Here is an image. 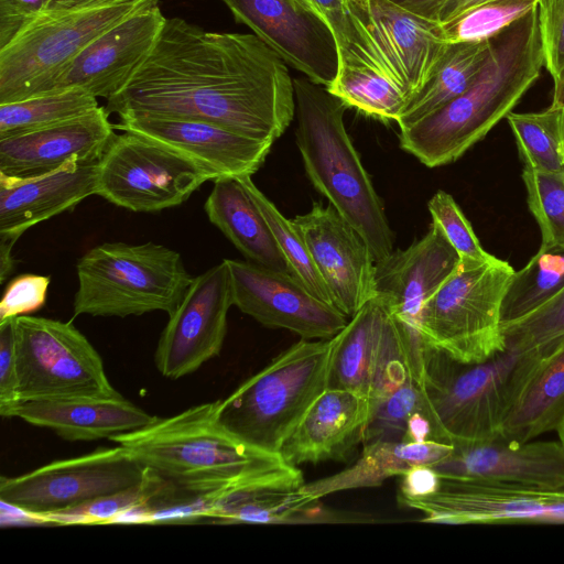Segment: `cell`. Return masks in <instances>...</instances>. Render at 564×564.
Returning a JSON list of instances; mask_svg holds the SVG:
<instances>
[{
    "label": "cell",
    "instance_id": "1",
    "mask_svg": "<svg viewBox=\"0 0 564 564\" xmlns=\"http://www.w3.org/2000/svg\"><path fill=\"white\" fill-rule=\"evenodd\" d=\"M286 65L253 33L167 18L145 61L105 108L204 120L273 143L295 116Z\"/></svg>",
    "mask_w": 564,
    "mask_h": 564
},
{
    "label": "cell",
    "instance_id": "2",
    "mask_svg": "<svg viewBox=\"0 0 564 564\" xmlns=\"http://www.w3.org/2000/svg\"><path fill=\"white\" fill-rule=\"evenodd\" d=\"M142 466L182 492L217 497L246 486L302 476L281 454L257 448L218 421L217 400L116 436Z\"/></svg>",
    "mask_w": 564,
    "mask_h": 564
},
{
    "label": "cell",
    "instance_id": "3",
    "mask_svg": "<svg viewBox=\"0 0 564 564\" xmlns=\"http://www.w3.org/2000/svg\"><path fill=\"white\" fill-rule=\"evenodd\" d=\"M543 66L536 7L490 37L489 55L471 85L400 130V147L427 167L456 161L512 111Z\"/></svg>",
    "mask_w": 564,
    "mask_h": 564
},
{
    "label": "cell",
    "instance_id": "4",
    "mask_svg": "<svg viewBox=\"0 0 564 564\" xmlns=\"http://www.w3.org/2000/svg\"><path fill=\"white\" fill-rule=\"evenodd\" d=\"M293 83L295 140L311 183L364 238L375 261L384 259L393 251L394 234L346 130L348 107L305 76Z\"/></svg>",
    "mask_w": 564,
    "mask_h": 564
},
{
    "label": "cell",
    "instance_id": "5",
    "mask_svg": "<svg viewBox=\"0 0 564 564\" xmlns=\"http://www.w3.org/2000/svg\"><path fill=\"white\" fill-rule=\"evenodd\" d=\"M543 358L506 347L480 362H463L429 346L420 388L434 441L482 443L500 437L508 415Z\"/></svg>",
    "mask_w": 564,
    "mask_h": 564
},
{
    "label": "cell",
    "instance_id": "6",
    "mask_svg": "<svg viewBox=\"0 0 564 564\" xmlns=\"http://www.w3.org/2000/svg\"><path fill=\"white\" fill-rule=\"evenodd\" d=\"M335 336L290 346L232 393L217 400V417L247 444L278 453L299 422L328 388Z\"/></svg>",
    "mask_w": 564,
    "mask_h": 564
},
{
    "label": "cell",
    "instance_id": "7",
    "mask_svg": "<svg viewBox=\"0 0 564 564\" xmlns=\"http://www.w3.org/2000/svg\"><path fill=\"white\" fill-rule=\"evenodd\" d=\"M76 272L74 316L171 315L194 279L177 251L152 241L95 246L78 259Z\"/></svg>",
    "mask_w": 564,
    "mask_h": 564
},
{
    "label": "cell",
    "instance_id": "8",
    "mask_svg": "<svg viewBox=\"0 0 564 564\" xmlns=\"http://www.w3.org/2000/svg\"><path fill=\"white\" fill-rule=\"evenodd\" d=\"M149 0H47L0 48V104L39 95L102 33Z\"/></svg>",
    "mask_w": 564,
    "mask_h": 564
},
{
    "label": "cell",
    "instance_id": "9",
    "mask_svg": "<svg viewBox=\"0 0 564 564\" xmlns=\"http://www.w3.org/2000/svg\"><path fill=\"white\" fill-rule=\"evenodd\" d=\"M513 273L501 259L460 263L422 307L427 345L463 362L485 361L505 350L501 306Z\"/></svg>",
    "mask_w": 564,
    "mask_h": 564
},
{
    "label": "cell",
    "instance_id": "10",
    "mask_svg": "<svg viewBox=\"0 0 564 564\" xmlns=\"http://www.w3.org/2000/svg\"><path fill=\"white\" fill-rule=\"evenodd\" d=\"M14 348L21 403L122 397L110 383L99 352L72 322L18 316Z\"/></svg>",
    "mask_w": 564,
    "mask_h": 564
},
{
    "label": "cell",
    "instance_id": "11",
    "mask_svg": "<svg viewBox=\"0 0 564 564\" xmlns=\"http://www.w3.org/2000/svg\"><path fill=\"white\" fill-rule=\"evenodd\" d=\"M208 171L175 150L143 135L113 134L97 163L96 195L135 213L182 205Z\"/></svg>",
    "mask_w": 564,
    "mask_h": 564
},
{
    "label": "cell",
    "instance_id": "12",
    "mask_svg": "<svg viewBox=\"0 0 564 564\" xmlns=\"http://www.w3.org/2000/svg\"><path fill=\"white\" fill-rule=\"evenodd\" d=\"M148 468L121 445L59 459L15 477H1L0 500L42 521L50 514L134 487Z\"/></svg>",
    "mask_w": 564,
    "mask_h": 564
},
{
    "label": "cell",
    "instance_id": "13",
    "mask_svg": "<svg viewBox=\"0 0 564 564\" xmlns=\"http://www.w3.org/2000/svg\"><path fill=\"white\" fill-rule=\"evenodd\" d=\"M459 265L458 253L435 223L420 240L375 263V296L398 324L417 382L429 347L421 332L422 307Z\"/></svg>",
    "mask_w": 564,
    "mask_h": 564
},
{
    "label": "cell",
    "instance_id": "14",
    "mask_svg": "<svg viewBox=\"0 0 564 564\" xmlns=\"http://www.w3.org/2000/svg\"><path fill=\"white\" fill-rule=\"evenodd\" d=\"M234 305L232 282L226 259L195 276L159 338L154 352L158 371L180 379L219 355Z\"/></svg>",
    "mask_w": 564,
    "mask_h": 564
},
{
    "label": "cell",
    "instance_id": "15",
    "mask_svg": "<svg viewBox=\"0 0 564 564\" xmlns=\"http://www.w3.org/2000/svg\"><path fill=\"white\" fill-rule=\"evenodd\" d=\"M289 66L328 88L339 70L335 36L303 0H220Z\"/></svg>",
    "mask_w": 564,
    "mask_h": 564
},
{
    "label": "cell",
    "instance_id": "16",
    "mask_svg": "<svg viewBox=\"0 0 564 564\" xmlns=\"http://www.w3.org/2000/svg\"><path fill=\"white\" fill-rule=\"evenodd\" d=\"M226 260L234 305L262 325L288 329L304 339H328L348 323L349 318L295 276L248 260Z\"/></svg>",
    "mask_w": 564,
    "mask_h": 564
},
{
    "label": "cell",
    "instance_id": "17",
    "mask_svg": "<svg viewBox=\"0 0 564 564\" xmlns=\"http://www.w3.org/2000/svg\"><path fill=\"white\" fill-rule=\"evenodd\" d=\"M166 19L160 1L149 0L87 45L39 95L78 87L110 99L145 61Z\"/></svg>",
    "mask_w": 564,
    "mask_h": 564
},
{
    "label": "cell",
    "instance_id": "18",
    "mask_svg": "<svg viewBox=\"0 0 564 564\" xmlns=\"http://www.w3.org/2000/svg\"><path fill=\"white\" fill-rule=\"evenodd\" d=\"M332 304L351 318L375 297V259L358 231L329 204L293 218Z\"/></svg>",
    "mask_w": 564,
    "mask_h": 564
},
{
    "label": "cell",
    "instance_id": "19",
    "mask_svg": "<svg viewBox=\"0 0 564 564\" xmlns=\"http://www.w3.org/2000/svg\"><path fill=\"white\" fill-rule=\"evenodd\" d=\"M556 491L442 477L437 491L399 502L424 513L422 521L446 524H547Z\"/></svg>",
    "mask_w": 564,
    "mask_h": 564
},
{
    "label": "cell",
    "instance_id": "20",
    "mask_svg": "<svg viewBox=\"0 0 564 564\" xmlns=\"http://www.w3.org/2000/svg\"><path fill=\"white\" fill-rule=\"evenodd\" d=\"M118 118L115 129L175 150L208 171L214 180L254 174L273 144L204 120L144 113H124Z\"/></svg>",
    "mask_w": 564,
    "mask_h": 564
},
{
    "label": "cell",
    "instance_id": "21",
    "mask_svg": "<svg viewBox=\"0 0 564 564\" xmlns=\"http://www.w3.org/2000/svg\"><path fill=\"white\" fill-rule=\"evenodd\" d=\"M347 1L409 101L431 78L449 44L442 24L389 0Z\"/></svg>",
    "mask_w": 564,
    "mask_h": 564
},
{
    "label": "cell",
    "instance_id": "22",
    "mask_svg": "<svg viewBox=\"0 0 564 564\" xmlns=\"http://www.w3.org/2000/svg\"><path fill=\"white\" fill-rule=\"evenodd\" d=\"M452 445V454L432 466L442 477L564 491V445L560 441L516 443L499 437Z\"/></svg>",
    "mask_w": 564,
    "mask_h": 564
},
{
    "label": "cell",
    "instance_id": "23",
    "mask_svg": "<svg viewBox=\"0 0 564 564\" xmlns=\"http://www.w3.org/2000/svg\"><path fill=\"white\" fill-rule=\"evenodd\" d=\"M106 108L40 129L0 138V175L28 178L78 161L98 162L115 134Z\"/></svg>",
    "mask_w": 564,
    "mask_h": 564
},
{
    "label": "cell",
    "instance_id": "24",
    "mask_svg": "<svg viewBox=\"0 0 564 564\" xmlns=\"http://www.w3.org/2000/svg\"><path fill=\"white\" fill-rule=\"evenodd\" d=\"M97 163L73 161L28 178L0 175V239L18 241L31 227L96 195Z\"/></svg>",
    "mask_w": 564,
    "mask_h": 564
},
{
    "label": "cell",
    "instance_id": "25",
    "mask_svg": "<svg viewBox=\"0 0 564 564\" xmlns=\"http://www.w3.org/2000/svg\"><path fill=\"white\" fill-rule=\"evenodd\" d=\"M369 415V401L365 395L327 388L307 409L280 454L295 467L304 463L340 459L362 442Z\"/></svg>",
    "mask_w": 564,
    "mask_h": 564
},
{
    "label": "cell",
    "instance_id": "26",
    "mask_svg": "<svg viewBox=\"0 0 564 564\" xmlns=\"http://www.w3.org/2000/svg\"><path fill=\"white\" fill-rule=\"evenodd\" d=\"M14 417L50 429L70 442L110 440L141 429L156 419L123 397L107 400L25 401L18 406Z\"/></svg>",
    "mask_w": 564,
    "mask_h": 564
},
{
    "label": "cell",
    "instance_id": "27",
    "mask_svg": "<svg viewBox=\"0 0 564 564\" xmlns=\"http://www.w3.org/2000/svg\"><path fill=\"white\" fill-rule=\"evenodd\" d=\"M204 210L208 220L253 263L291 274L273 234L240 176L213 181Z\"/></svg>",
    "mask_w": 564,
    "mask_h": 564
},
{
    "label": "cell",
    "instance_id": "28",
    "mask_svg": "<svg viewBox=\"0 0 564 564\" xmlns=\"http://www.w3.org/2000/svg\"><path fill=\"white\" fill-rule=\"evenodd\" d=\"M453 448L452 444L436 441L368 443L355 464L332 476L304 482L301 490L310 499L319 501L338 491L380 486L393 476L402 477L413 466H433L442 462Z\"/></svg>",
    "mask_w": 564,
    "mask_h": 564
},
{
    "label": "cell",
    "instance_id": "29",
    "mask_svg": "<svg viewBox=\"0 0 564 564\" xmlns=\"http://www.w3.org/2000/svg\"><path fill=\"white\" fill-rule=\"evenodd\" d=\"M303 477L259 482L217 497H199V520L226 523H281L304 519L316 500L306 497Z\"/></svg>",
    "mask_w": 564,
    "mask_h": 564
},
{
    "label": "cell",
    "instance_id": "30",
    "mask_svg": "<svg viewBox=\"0 0 564 564\" xmlns=\"http://www.w3.org/2000/svg\"><path fill=\"white\" fill-rule=\"evenodd\" d=\"M390 313L377 297L368 301L335 336L328 388L368 397L372 370Z\"/></svg>",
    "mask_w": 564,
    "mask_h": 564
},
{
    "label": "cell",
    "instance_id": "31",
    "mask_svg": "<svg viewBox=\"0 0 564 564\" xmlns=\"http://www.w3.org/2000/svg\"><path fill=\"white\" fill-rule=\"evenodd\" d=\"M564 420V345L543 358L503 423L500 438L522 443Z\"/></svg>",
    "mask_w": 564,
    "mask_h": 564
},
{
    "label": "cell",
    "instance_id": "32",
    "mask_svg": "<svg viewBox=\"0 0 564 564\" xmlns=\"http://www.w3.org/2000/svg\"><path fill=\"white\" fill-rule=\"evenodd\" d=\"M490 39L449 43L431 78L401 111L397 123L405 129L463 94L487 61Z\"/></svg>",
    "mask_w": 564,
    "mask_h": 564
},
{
    "label": "cell",
    "instance_id": "33",
    "mask_svg": "<svg viewBox=\"0 0 564 564\" xmlns=\"http://www.w3.org/2000/svg\"><path fill=\"white\" fill-rule=\"evenodd\" d=\"M564 289V243L541 245L520 270L514 271L501 306L502 327L529 316Z\"/></svg>",
    "mask_w": 564,
    "mask_h": 564
},
{
    "label": "cell",
    "instance_id": "34",
    "mask_svg": "<svg viewBox=\"0 0 564 564\" xmlns=\"http://www.w3.org/2000/svg\"><path fill=\"white\" fill-rule=\"evenodd\" d=\"M99 106L97 97L78 87L0 104V138L63 122Z\"/></svg>",
    "mask_w": 564,
    "mask_h": 564
},
{
    "label": "cell",
    "instance_id": "35",
    "mask_svg": "<svg viewBox=\"0 0 564 564\" xmlns=\"http://www.w3.org/2000/svg\"><path fill=\"white\" fill-rule=\"evenodd\" d=\"M523 166L564 174V113L550 106L539 112H510L506 117Z\"/></svg>",
    "mask_w": 564,
    "mask_h": 564
},
{
    "label": "cell",
    "instance_id": "36",
    "mask_svg": "<svg viewBox=\"0 0 564 564\" xmlns=\"http://www.w3.org/2000/svg\"><path fill=\"white\" fill-rule=\"evenodd\" d=\"M182 495L184 492L149 469L145 478L139 485L98 498L86 505L50 514L43 522L54 524L113 523L120 514L132 508L145 505L149 508L159 507Z\"/></svg>",
    "mask_w": 564,
    "mask_h": 564
},
{
    "label": "cell",
    "instance_id": "37",
    "mask_svg": "<svg viewBox=\"0 0 564 564\" xmlns=\"http://www.w3.org/2000/svg\"><path fill=\"white\" fill-rule=\"evenodd\" d=\"M303 1L306 2L332 30L339 53V70L348 68L373 69L386 75L399 85L382 59L366 25L352 11L347 0Z\"/></svg>",
    "mask_w": 564,
    "mask_h": 564
},
{
    "label": "cell",
    "instance_id": "38",
    "mask_svg": "<svg viewBox=\"0 0 564 564\" xmlns=\"http://www.w3.org/2000/svg\"><path fill=\"white\" fill-rule=\"evenodd\" d=\"M327 90L348 108L380 120L397 121L408 104L404 91L395 82L367 68L339 70Z\"/></svg>",
    "mask_w": 564,
    "mask_h": 564
},
{
    "label": "cell",
    "instance_id": "39",
    "mask_svg": "<svg viewBox=\"0 0 564 564\" xmlns=\"http://www.w3.org/2000/svg\"><path fill=\"white\" fill-rule=\"evenodd\" d=\"M240 178L263 214L292 275L300 280L315 296L333 305L306 242L293 219H288L281 214L275 205L256 186L251 175H241Z\"/></svg>",
    "mask_w": 564,
    "mask_h": 564
},
{
    "label": "cell",
    "instance_id": "40",
    "mask_svg": "<svg viewBox=\"0 0 564 564\" xmlns=\"http://www.w3.org/2000/svg\"><path fill=\"white\" fill-rule=\"evenodd\" d=\"M538 7V0H487L441 23L447 43L485 41Z\"/></svg>",
    "mask_w": 564,
    "mask_h": 564
},
{
    "label": "cell",
    "instance_id": "41",
    "mask_svg": "<svg viewBox=\"0 0 564 564\" xmlns=\"http://www.w3.org/2000/svg\"><path fill=\"white\" fill-rule=\"evenodd\" d=\"M506 347L535 351L545 358L564 345V289L542 307L502 327Z\"/></svg>",
    "mask_w": 564,
    "mask_h": 564
},
{
    "label": "cell",
    "instance_id": "42",
    "mask_svg": "<svg viewBox=\"0 0 564 564\" xmlns=\"http://www.w3.org/2000/svg\"><path fill=\"white\" fill-rule=\"evenodd\" d=\"M529 209L542 237L541 245L564 243V174L522 170Z\"/></svg>",
    "mask_w": 564,
    "mask_h": 564
},
{
    "label": "cell",
    "instance_id": "43",
    "mask_svg": "<svg viewBox=\"0 0 564 564\" xmlns=\"http://www.w3.org/2000/svg\"><path fill=\"white\" fill-rule=\"evenodd\" d=\"M410 379L413 377L406 346L398 324L390 314L383 329L367 397L370 414L382 400Z\"/></svg>",
    "mask_w": 564,
    "mask_h": 564
},
{
    "label": "cell",
    "instance_id": "44",
    "mask_svg": "<svg viewBox=\"0 0 564 564\" xmlns=\"http://www.w3.org/2000/svg\"><path fill=\"white\" fill-rule=\"evenodd\" d=\"M423 405L419 384L408 380L382 400L371 412L362 432V443L379 441L402 442L411 414Z\"/></svg>",
    "mask_w": 564,
    "mask_h": 564
},
{
    "label": "cell",
    "instance_id": "45",
    "mask_svg": "<svg viewBox=\"0 0 564 564\" xmlns=\"http://www.w3.org/2000/svg\"><path fill=\"white\" fill-rule=\"evenodd\" d=\"M433 223L440 226L448 242L456 250L460 263H486L498 258L480 245L470 223L452 195L440 189L427 203Z\"/></svg>",
    "mask_w": 564,
    "mask_h": 564
},
{
    "label": "cell",
    "instance_id": "46",
    "mask_svg": "<svg viewBox=\"0 0 564 564\" xmlns=\"http://www.w3.org/2000/svg\"><path fill=\"white\" fill-rule=\"evenodd\" d=\"M544 67L557 82L564 74V0H538Z\"/></svg>",
    "mask_w": 564,
    "mask_h": 564
},
{
    "label": "cell",
    "instance_id": "47",
    "mask_svg": "<svg viewBox=\"0 0 564 564\" xmlns=\"http://www.w3.org/2000/svg\"><path fill=\"white\" fill-rule=\"evenodd\" d=\"M50 283L48 275L33 273H23L9 281L0 302V322L41 310L46 303Z\"/></svg>",
    "mask_w": 564,
    "mask_h": 564
},
{
    "label": "cell",
    "instance_id": "48",
    "mask_svg": "<svg viewBox=\"0 0 564 564\" xmlns=\"http://www.w3.org/2000/svg\"><path fill=\"white\" fill-rule=\"evenodd\" d=\"M14 318L0 322V414L3 417H14V412L21 404L18 392Z\"/></svg>",
    "mask_w": 564,
    "mask_h": 564
},
{
    "label": "cell",
    "instance_id": "49",
    "mask_svg": "<svg viewBox=\"0 0 564 564\" xmlns=\"http://www.w3.org/2000/svg\"><path fill=\"white\" fill-rule=\"evenodd\" d=\"M47 2V0H0V48Z\"/></svg>",
    "mask_w": 564,
    "mask_h": 564
},
{
    "label": "cell",
    "instance_id": "50",
    "mask_svg": "<svg viewBox=\"0 0 564 564\" xmlns=\"http://www.w3.org/2000/svg\"><path fill=\"white\" fill-rule=\"evenodd\" d=\"M440 484L441 476L432 466L416 465L402 476L399 497H429L437 491Z\"/></svg>",
    "mask_w": 564,
    "mask_h": 564
},
{
    "label": "cell",
    "instance_id": "51",
    "mask_svg": "<svg viewBox=\"0 0 564 564\" xmlns=\"http://www.w3.org/2000/svg\"><path fill=\"white\" fill-rule=\"evenodd\" d=\"M427 441H434V429L422 405L409 417L402 442L424 443Z\"/></svg>",
    "mask_w": 564,
    "mask_h": 564
},
{
    "label": "cell",
    "instance_id": "52",
    "mask_svg": "<svg viewBox=\"0 0 564 564\" xmlns=\"http://www.w3.org/2000/svg\"><path fill=\"white\" fill-rule=\"evenodd\" d=\"M401 8L426 18L440 22V14L447 0H389Z\"/></svg>",
    "mask_w": 564,
    "mask_h": 564
},
{
    "label": "cell",
    "instance_id": "53",
    "mask_svg": "<svg viewBox=\"0 0 564 564\" xmlns=\"http://www.w3.org/2000/svg\"><path fill=\"white\" fill-rule=\"evenodd\" d=\"M487 0H447L440 14V23H446L469 8Z\"/></svg>",
    "mask_w": 564,
    "mask_h": 564
},
{
    "label": "cell",
    "instance_id": "54",
    "mask_svg": "<svg viewBox=\"0 0 564 564\" xmlns=\"http://www.w3.org/2000/svg\"><path fill=\"white\" fill-rule=\"evenodd\" d=\"M17 241L0 239V283H3L14 269L12 248Z\"/></svg>",
    "mask_w": 564,
    "mask_h": 564
},
{
    "label": "cell",
    "instance_id": "55",
    "mask_svg": "<svg viewBox=\"0 0 564 564\" xmlns=\"http://www.w3.org/2000/svg\"><path fill=\"white\" fill-rule=\"evenodd\" d=\"M551 106L561 109L564 113V74L554 83Z\"/></svg>",
    "mask_w": 564,
    "mask_h": 564
},
{
    "label": "cell",
    "instance_id": "56",
    "mask_svg": "<svg viewBox=\"0 0 564 564\" xmlns=\"http://www.w3.org/2000/svg\"><path fill=\"white\" fill-rule=\"evenodd\" d=\"M555 432L557 433L558 441L564 445V420L560 423Z\"/></svg>",
    "mask_w": 564,
    "mask_h": 564
}]
</instances>
